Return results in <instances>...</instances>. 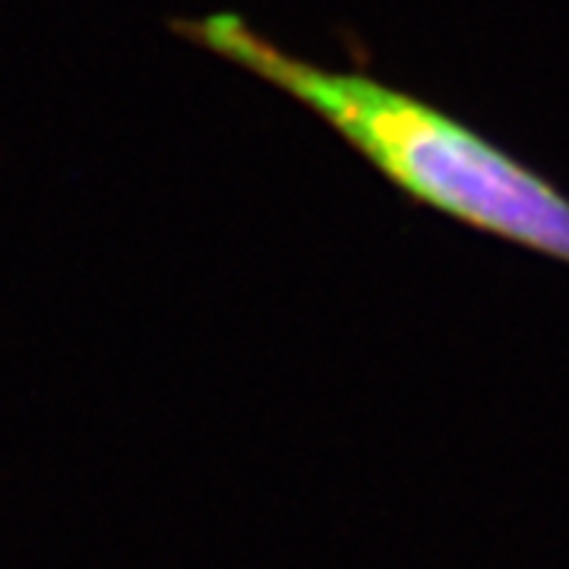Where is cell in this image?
Here are the masks:
<instances>
[{"label": "cell", "mask_w": 569, "mask_h": 569, "mask_svg": "<svg viewBox=\"0 0 569 569\" xmlns=\"http://www.w3.org/2000/svg\"><path fill=\"white\" fill-rule=\"evenodd\" d=\"M193 36L317 111L411 200L569 263V197L471 127L365 73L298 61L238 17H206Z\"/></svg>", "instance_id": "cell-1"}]
</instances>
